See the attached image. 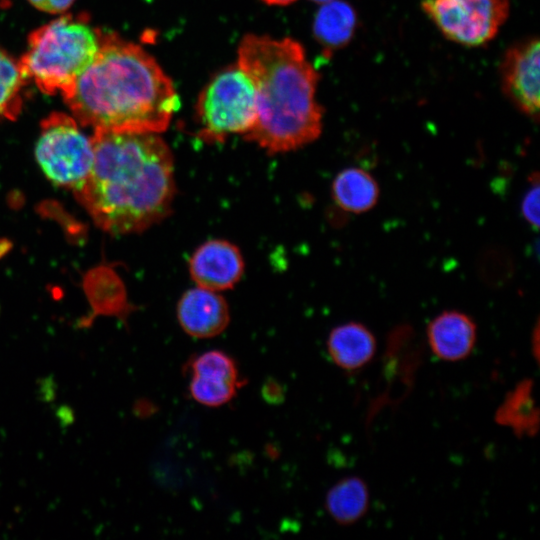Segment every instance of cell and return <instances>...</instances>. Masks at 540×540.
<instances>
[{"label":"cell","mask_w":540,"mask_h":540,"mask_svg":"<svg viewBox=\"0 0 540 540\" xmlns=\"http://www.w3.org/2000/svg\"><path fill=\"white\" fill-rule=\"evenodd\" d=\"M91 170L74 190L94 223L139 233L165 219L176 193L170 148L157 133L94 131Z\"/></svg>","instance_id":"1"},{"label":"cell","mask_w":540,"mask_h":540,"mask_svg":"<svg viewBox=\"0 0 540 540\" xmlns=\"http://www.w3.org/2000/svg\"><path fill=\"white\" fill-rule=\"evenodd\" d=\"M94 131L160 133L179 106L171 79L142 47L102 33L92 63L63 97Z\"/></svg>","instance_id":"2"},{"label":"cell","mask_w":540,"mask_h":540,"mask_svg":"<svg viewBox=\"0 0 540 540\" xmlns=\"http://www.w3.org/2000/svg\"><path fill=\"white\" fill-rule=\"evenodd\" d=\"M237 64L252 79L256 92L257 116L243 135L246 140L274 154L301 148L319 137L318 75L298 42L245 36Z\"/></svg>","instance_id":"3"},{"label":"cell","mask_w":540,"mask_h":540,"mask_svg":"<svg viewBox=\"0 0 540 540\" xmlns=\"http://www.w3.org/2000/svg\"><path fill=\"white\" fill-rule=\"evenodd\" d=\"M101 35L85 14L63 15L29 35L22 72L42 92L64 97L97 55Z\"/></svg>","instance_id":"4"},{"label":"cell","mask_w":540,"mask_h":540,"mask_svg":"<svg viewBox=\"0 0 540 540\" xmlns=\"http://www.w3.org/2000/svg\"><path fill=\"white\" fill-rule=\"evenodd\" d=\"M256 116L253 81L238 64L216 74L196 104L198 135L208 143L222 142L233 134H246Z\"/></svg>","instance_id":"5"},{"label":"cell","mask_w":540,"mask_h":540,"mask_svg":"<svg viewBox=\"0 0 540 540\" xmlns=\"http://www.w3.org/2000/svg\"><path fill=\"white\" fill-rule=\"evenodd\" d=\"M35 157L49 181L74 191L91 170L93 138L84 134L74 117L54 112L41 122Z\"/></svg>","instance_id":"6"},{"label":"cell","mask_w":540,"mask_h":540,"mask_svg":"<svg viewBox=\"0 0 540 540\" xmlns=\"http://www.w3.org/2000/svg\"><path fill=\"white\" fill-rule=\"evenodd\" d=\"M421 6L447 39L468 47L490 42L509 14L508 0H424Z\"/></svg>","instance_id":"7"},{"label":"cell","mask_w":540,"mask_h":540,"mask_svg":"<svg viewBox=\"0 0 540 540\" xmlns=\"http://www.w3.org/2000/svg\"><path fill=\"white\" fill-rule=\"evenodd\" d=\"M190 375L188 392L197 403L220 407L230 402L245 385L235 360L221 350H210L187 363Z\"/></svg>","instance_id":"8"},{"label":"cell","mask_w":540,"mask_h":540,"mask_svg":"<svg viewBox=\"0 0 540 540\" xmlns=\"http://www.w3.org/2000/svg\"><path fill=\"white\" fill-rule=\"evenodd\" d=\"M539 40L525 39L505 53L501 83L508 99L523 114L537 121L539 116Z\"/></svg>","instance_id":"9"},{"label":"cell","mask_w":540,"mask_h":540,"mask_svg":"<svg viewBox=\"0 0 540 540\" xmlns=\"http://www.w3.org/2000/svg\"><path fill=\"white\" fill-rule=\"evenodd\" d=\"M189 274L197 286L214 291L232 289L244 272L239 248L225 239H210L196 248L189 259Z\"/></svg>","instance_id":"10"},{"label":"cell","mask_w":540,"mask_h":540,"mask_svg":"<svg viewBox=\"0 0 540 540\" xmlns=\"http://www.w3.org/2000/svg\"><path fill=\"white\" fill-rule=\"evenodd\" d=\"M176 315L182 330L198 339L221 334L230 321L225 298L218 291L200 286L182 294L177 303Z\"/></svg>","instance_id":"11"},{"label":"cell","mask_w":540,"mask_h":540,"mask_svg":"<svg viewBox=\"0 0 540 540\" xmlns=\"http://www.w3.org/2000/svg\"><path fill=\"white\" fill-rule=\"evenodd\" d=\"M426 335L435 357L445 362H459L468 358L475 348L477 325L462 311L445 310L429 322Z\"/></svg>","instance_id":"12"},{"label":"cell","mask_w":540,"mask_h":540,"mask_svg":"<svg viewBox=\"0 0 540 540\" xmlns=\"http://www.w3.org/2000/svg\"><path fill=\"white\" fill-rule=\"evenodd\" d=\"M326 346L332 362L348 373L365 368L377 352V341L373 332L356 321L334 327L328 335Z\"/></svg>","instance_id":"13"},{"label":"cell","mask_w":540,"mask_h":540,"mask_svg":"<svg viewBox=\"0 0 540 540\" xmlns=\"http://www.w3.org/2000/svg\"><path fill=\"white\" fill-rule=\"evenodd\" d=\"M332 198L343 211L360 214L378 202L380 190L376 179L360 167L341 170L332 182Z\"/></svg>","instance_id":"14"},{"label":"cell","mask_w":540,"mask_h":540,"mask_svg":"<svg viewBox=\"0 0 540 540\" xmlns=\"http://www.w3.org/2000/svg\"><path fill=\"white\" fill-rule=\"evenodd\" d=\"M370 492L366 482L357 476L346 477L334 484L325 496V508L339 525L359 522L368 512Z\"/></svg>","instance_id":"15"},{"label":"cell","mask_w":540,"mask_h":540,"mask_svg":"<svg viewBox=\"0 0 540 540\" xmlns=\"http://www.w3.org/2000/svg\"><path fill=\"white\" fill-rule=\"evenodd\" d=\"M495 421L511 428L518 437L536 434L539 411L534 403L532 380L520 382L507 394L495 413Z\"/></svg>","instance_id":"16"},{"label":"cell","mask_w":540,"mask_h":540,"mask_svg":"<svg viewBox=\"0 0 540 540\" xmlns=\"http://www.w3.org/2000/svg\"><path fill=\"white\" fill-rule=\"evenodd\" d=\"M356 25L353 8L343 2L331 0L323 5L315 18L314 33L326 50L332 51L348 43Z\"/></svg>","instance_id":"17"},{"label":"cell","mask_w":540,"mask_h":540,"mask_svg":"<svg viewBox=\"0 0 540 540\" xmlns=\"http://www.w3.org/2000/svg\"><path fill=\"white\" fill-rule=\"evenodd\" d=\"M25 80L19 61L0 47V122L19 115Z\"/></svg>","instance_id":"18"},{"label":"cell","mask_w":540,"mask_h":540,"mask_svg":"<svg viewBox=\"0 0 540 540\" xmlns=\"http://www.w3.org/2000/svg\"><path fill=\"white\" fill-rule=\"evenodd\" d=\"M478 270L485 283L499 287L512 275V258L507 251L499 247L489 248L481 254Z\"/></svg>","instance_id":"19"},{"label":"cell","mask_w":540,"mask_h":540,"mask_svg":"<svg viewBox=\"0 0 540 540\" xmlns=\"http://www.w3.org/2000/svg\"><path fill=\"white\" fill-rule=\"evenodd\" d=\"M530 186L524 193L520 204V212L524 220L535 230L539 227V173L532 172L529 177Z\"/></svg>","instance_id":"20"},{"label":"cell","mask_w":540,"mask_h":540,"mask_svg":"<svg viewBox=\"0 0 540 540\" xmlns=\"http://www.w3.org/2000/svg\"><path fill=\"white\" fill-rule=\"evenodd\" d=\"M38 10L48 13H62L66 11L74 0H28Z\"/></svg>","instance_id":"21"},{"label":"cell","mask_w":540,"mask_h":540,"mask_svg":"<svg viewBox=\"0 0 540 540\" xmlns=\"http://www.w3.org/2000/svg\"><path fill=\"white\" fill-rule=\"evenodd\" d=\"M56 385L51 377L42 380L39 388V396L44 401H51L55 398Z\"/></svg>","instance_id":"22"},{"label":"cell","mask_w":540,"mask_h":540,"mask_svg":"<svg viewBox=\"0 0 540 540\" xmlns=\"http://www.w3.org/2000/svg\"><path fill=\"white\" fill-rule=\"evenodd\" d=\"M62 426H67L74 421V412L69 406H61L56 413Z\"/></svg>","instance_id":"23"},{"label":"cell","mask_w":540,"mask_h":540,"mask_svg":"<svg viewBox=\"0 0 540 540\" xmlns=\"http://www.w3.org/2000/svg\"><path fill=\"white\" fill-rule=\"evenodd\" d=\"M268 4H274V5H286L290 4L295 0H264Z\"/></svg>","instance_id":"24"},{"label":"cell","mask_w":540,"mask_h":540,"mask_svg":"<svg viewBox=\"0 0 540 540\" xmlns=\"http://www.w3.org/2000/svg\"><path fill=\"white\" fill-rule=\"evenodd\" d=\"M314 1L326 3V2H329V1H331V0H314Z\"/></svg>","instance_id":"25"}]
</instances>
